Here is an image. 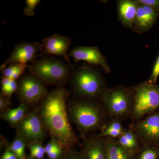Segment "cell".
Here are the masks:
<instances>
[{"label": "cell", "instance_id": "1", "mask_svg": "<svg viewBox=\"0 0 159 159\" xmlns=\"http://www.w3.org/2000/svg\"><path fill=\"white\" fill-rule=\"evenodd\" d=\"M68 91L58 86L42 101L40 119L44 128L61 146L68 148L76 142V136L69 121L66 111Z\"/></svg>", "mask_w": 159, "mask_h": 159}, {"label": "cell", "instance_id": "2", "mask_svg": "<svg viewBox=\"0 0 159 159\" xmlns=\"http://www.w3.org/2000/svg\"><path fill=\"white\" fill-rule=\"evenodd\" d=\"M71 70L68 65L53 56L41 57L31 63L27 69L47 85L62 86L70 77Z\"/></svg>", "mask_w": 159, "mask_h": 159}, {"label": "cell", "instance_id": "3", "mask_svg": "<svg viewBox=\"0 0 159 159\" xmlns=\"http://www.w3.org/2000/svg\"><path fill=\"white\" fill-rule=\"evenodd\" d=\"M70 79L74 93L84 98L102 96L105 91L102 75L93 66L84 65L74 69Z\"/></svg>", "mask_w": 159, "mask_h": 159}, {"label": "cell", "instance_id": "4", "mask_svg": "<svg viewBox=\"0 0 159 159\" xmlns=\"http://www.w3.org/2000/svg\"><path fill=\"white\" fill-rule=\"evenodd\" d=\"M70 108L71 119L82 130H92L100 125L102 120L101 111L94 103L76 101L71 104Z\"/></svg>", "mask_w": 159, "mask_h": 159}, {"label": "cell", "instance_id": "5", "mask_svg": "<svg viewBox=\"0 0 159 159\" xmlns=\"http://www.w3.org/2000/svg\"><path fill=\"white\" fill-rule=\"evenodd\" d=\"M133 113L142 117L159 108V86L147 83L134 89Z\"/></svg>", "mask_w": 159, "mask_h": 159}, {"label": "cell", "instance_id": "6", "mask_svg": "<svg viewBox=\"0 0 159 159\" xmlns=\"http://www.w3.org/2000/svg\"><path fill=\"white\" fill-rule=\"evenodd\" d=\"M16 91L20 100L27 104L42 100L48 94L44 84L29 72L20 77Z\"/></svg>", "mask_w": 159, "mask_h": 159}, {"label": "cell", "instance_id": "7", "mask_svg": "<svg viewBox=\"0 0 159 159\" xmlns=\"http://www.w3.org/2000/svg\"><path fill=\"white\" fill-rule=\"evenodd\" d=\"M43 50L42 44L22 42L16 45L12 53L0 67L1 70L11 64L32 63Z\"/></svg>", "mask_w": 159, "mask_h": 159}, {"label": "cell", "instance_id": "8", "mask_svg": "<svg viewBox=\"0 0 159 159\" xmlns=\"http://www.w3.org/2000/svg\"><path fill=\"white\" fill-rule=\"evenodd\" d=\"M43 50L38 55V57L44 56H58L64 58L71 70L74 67L71 64L68 51L70 46L71 39L70 37L60 34H54L45 38L42 41Z\"/></svg>", "mask_w": 159, "mask_h": 159}, {"label": "cell", "instance_id": "9", "mask_svg": "<svg viewBox=\"0 0 159 159\" xmlns=\"http://www.w3.org/2000/svg\"><path fill=\"white\" fill-rule=\"evenodd\" d=\"M131 94L127 89L119 87L106 90L102 97L106 106L112 113L122 115L128 110Z\"/></svg>", "mask_w": 159, "mask_h": 159}, {"label": "cell", "instance_id": "10", "mask_svg": "<svg viewBox=\"0 0 159 159\" xmlns=\"http://www.w3.org/2000/svg\"><path fill=\"white\" fill-rule=\"evenodd\" d=\"M69 55L74 59L75 63L84 61L90 65L99 66L106 73L111 72L106 58L97 46H78L72 49Z\"/></svg>", "mask_w": 159, "mask_h": 159}, {"label": "cell", "instance_id": "11", "mask_svg": "<svg viewBox=\"0 0 159 159\" xmlns=\"http://www.w3.org/2000/svg\"><path fill=\"white\" fill-rule=\"evenodd\" d=\"M17 126L19 135L25 141L40 142L45 137L46 133L40 117L34 113L25 117Z\"/></svg>", "mask_w": 159, "mask_h": 159}, {"label": "cell", "instance_id": "12", "mask_svg": "<svg viewBox=\"0 0 159 159\" xmlns=\"http://www.w3.org/2000/svg\"><path fill=\"white\" fill-rule=\"evenodd\" d=\"M136 2L138 9L133 30L139 33H143L153 25L159 11L150 6Z\"/></svg>", "mask_w": 159, "mask_h": 159}, {"label": "cell", "instance_id": "13", "mask_svg": "<svg viewBox=\"0 0 159 159\" xmlns=\"http://www.w3.org/2000/svg\"><path fill=\"white\" fill-rule=\"evenodd\" d=\"M138 4L135 1L120 0L117 2L118 16L124 27L133 29Z\"/></svg>", "mask_w": 159, "mask_h": 159}, {"label": "cell", "instance_id": "14", "mask_svg": "<svg viewBox=\"0 0 159 159\" xmlns=\"http://www.w3.org/2000/svg\"><path fill=\"white\" fill-rule=\"evenodd\" d=\"M137 130L141 136L150 141L159 140V113L146 118L138 124Z\"/></svg>", "mask_w": 159, "mask_h": 159}, {"label": "cell", "instance_id": "15", "mask_svg": "<svg viewBox=\"0 0 159 159\" xmlns=\"http://www.w3.org/2000/svg\"><path fill=\"white\" fill-rule=\"evenodd\" d=\"M86 145V154L88 159H106V146L102 141L93 140Z\"/></svg>", "mask_w": 159, "mask_h": 159}, {"label": "cell", "instance_id": "16", "mask_svg": "<svg viewBox=\"0 0 159 159\" xmlns=\"http://www.w3.org/2000/svg\"><path fill=\"white\" fill-rule=\"evenodd\" d=\"M27 103L22 102L18 107L10 109L3 115V119L13 125H18L25 118Z\"/></svg>", "mask_w": 159, "mask_h": 159}, {"label": "cell", "instance_id": "17", "mask_svg": "<svg viewBox=\"0 0 159 159\" xmlns=\"http://www.w3.org/2000/svg\"><path fill=\"white\" fill-rule=\"evenodd\" d=\"M106 145V159H129L126 149L119 143L110 142Z\"/></svg>", "mask_w": 159, "mask_h": 159}, {"label": "cell", "instance_id": "18", "mask_svg": "<svg viewBox=\"0 0 159 159\" xmlns=\"http://www.w3.org/2000/svg\"><path fill=\"white\" fill-rule=\"evenodd\" d=\"M28 64L17 63L10 65L2 70L3 77L16 80L25 73L27 70Z\"/></svg>", "mask_w": 159, "mask_h": 159}, {"label": "cell", "instance_id": "19", "mask_svg": "<svg viewBox=\"0 0 159 159\" xmlns=\"http://www.w3.org/2000/svg\"><path fill=\"white\" fill-rule=\"evenodd\" d=\"M18 89V83L16 80L10 78L2 77V94L4 97L9 99L12 94Z\"/></svg>", "mask_w": 159, "mask_h": 159}, {"label": "cell", "instance_id": "20", "mask_svg": "<svg viewBox=\"0 0 159 159\" xmlns=\"http://www.w3.org/2000/svg\"><path fill=\"white\" fill-rule=\"evenodd\" d=\"M26 145L25 140L19 135L13 140L10 145V150L16 156L18 159H24Z\"/></svg>", "mask_w": 159, "mask_h": 159}, {"label": "cell", "instance_id": "21", "mask_svg": "<svg viewBox=\"0 0 159 159\" xmlns=\"http://www.w3.org/2000/svg\"><path fill=\"white\" fill-rule=\"evenodd\" d=\"M26 7L24 9V13L27 16L31 17L34 16L35 8L41 2L40 0H26Z\"/></svg>", "mask_w": 159, "mask_h": 159}, {"label": "cell", "instance_id": "22", "mask_svg": "<svg viewBox=\"0 0 159 159\" xmlns=\"http://www.w3.org/2000/svg\"><path fill=\"white\" fill-rule=\"evenodd\" d=\"M159 77V54L157 58L156 61L154 66L152 73L149 80L148 83L152 84H155L156 83L157 80Z\"/></svg>", "mask_w": 159, "mask_h": 159}, {"label": "cell", "instance_id": "23", "mask_svg": "<svg viewBox=\"0 0 159 159\" xmlns=\"http://www.w3.org/2000/svg\"><path fill=\"white\" fill-rule=\"evenodd\" d=\"M119 144L123 148H125V149L126 148H129V149L133 148H135L137 145V144L130 141L128 138H126L124 134L122 135L119 139Z\"/></svg>", "mask_w": 159, "mask_h": 159}, {"label": "cell", "instance_id": "24", "mask_svg": "<svg viewBox=\"0 0 159 159\" xmlns=\"http://www.w3.org/2000/svg\"><path fill=\"white\" fill-rule=\"evenodd\" d=\"M29 147L30 150L36 151L43 154L46 152L45 148L43 146L40 142H30Z\"/></svg>", "mask_w": 159, "mask_h": 159}, {"label": "cell", "instance_id": "25", "mask_svg": "<svg viewBox=\"0 0 159 159\" xmlns=\"http://www.w3.org/2000/svg\"><path fill=\"white\" fill-rule=\"evenodd\" d=\"M136 1L140 4L150 6L159 11V0H136Z\"/></svg>", "mask_w": 159, "mask_h": 159}, {"label": "cell", "instance_id": "26", "mask_svg": "<svg viewBox=\"0 0 159 159\" xmlns=\"http://www.w3.org/2000/svg\"><path fill=\"white\" fill-rule=\"evenodd\" d=\"M59 146H61L59 142L55 138L52 137L51 141L46 145L45 148L46 152L48 153Z\"/></svg>", "mask_w": 159, "mask_h": 159}, {"label": "cell", "instance_id": "27", "mask_svg": "<svg viewBox=\"0 0 159 159\" xmlns=\"http://www.w3.org/2000/svg\"><path fill=\"white\" fill-rule=\"evenodd\" d=\"M157 153L155 151L148 149L143 152L140 159H156Z\"/></svg>", "mask_w": 159, "mask_h": 159}, {"label": "cell", "instance_id": "28", "mask_svg": "<svg viewBox=\"0 0 159 159\" xmlns=\"http://www.w3.org/2000/svg\"><path fill=\"white\" fill-rule=\"evenodd\" d=\"M122 133V132L106 128L102 132V135L105 136H110L116 138V137L119 136Z\"/></svg>", "mask_w": 159, "mask_h": 159}, {"label": "cell", "instance_id": "29", "mask_svg": "<svg viewBox=\"0 0 159 159\" xmlns=\"http://www.w3.org/2000/svg\"><path fill=\"white\" fill-rule=\"evenodd\" d=\"M61 147V146H59L48 153V156L51 159H56L59 157L62 152Z\"/></svg>", "mask_w": 159, "mask_h": 159}, {"label": "cell", "instance_id": "30", "mask_svg": "<svg viewBox=\"0 0 159 159\" xmlns=\"http://www.w3.org/2000/svg\"><path fill=\"white\" fill-rule=\"evenodd\" d=\"M107 128L110 129H113V130L118 131L122 133V125L119 122H112L108 125Z\"/></svg>", "mask_w": 159, "mask_h": 159}, {"label": "cell", "instance_id": "31", "mask_svg": "<svg viewBox=\"0 0 159 159\" xmlns=\"http://www.w3.org/2000/svg\"><path fill=\"white\" fill-rule=\"evenodd\" d=\"M9 99L4 97L3 95H1L0 97V108L1 110H3L6 108L7 106L9 104Z\"/></svg>", "mask_w": 159, "mask_h": 159}, {"label": "cell", "instance_id": "32", "mask_svg": "<svg viewBox=\"0 0 159 159\" xmlns=\"http://www.w3.org/2000/svg\"><path fill=\"white\" fill-rule=\"evenodd\" d=\"M30 152H31L30 155H31V158H32L41 159L43 157V154L39 152L33 150H30Z\"/></svg>", "mask_w": 159, "mask_h": 159}, {"label": "cell", "instance_id": "33", "mask_svg": "<svg viewBox=\"0 0 159 159\" xmlns=\"http://www.w3.org/2000/svg\"><path fill=\"white\" fill-rule=\"evenodd\" d=\"M66 159H84L82 156L77 152H72L69 154Z\"/></svg>", "mask_w": 159, "mask_h": 159}, {"label": "cell", "instance_id": "34", "mask_svg": "<svg viewBox=\"0 0 159 159\" xmlns=\"http://www.w3.org/2000/svg\"><path fill=\"white\" fill-rule=\"evenodd\" d=\"M2 159H10L6 151L2 156Z\"/></svg>", "mask_w": 159, "mask_h": 159}]
</instances>
